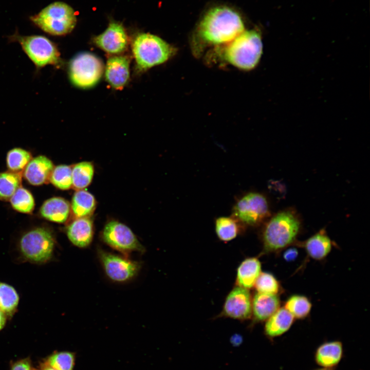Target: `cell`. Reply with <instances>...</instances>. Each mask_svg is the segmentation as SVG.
Masks as SVG:
<instances>
[{"label":"cell","mask_w":370,"mask_h":370,"mask_svg":"<svg viewBox=\"0 0 370 370\" xmlns=\"http://www.w3.org/2000/svg\"><path fill=\"white\" fill-rule=\"evenodd\" d=\"M245 30L239 14L226 7L211 9L202 18L194 34L193 51L199 54L209 46L227 44Z\"/></svg>","instance_id":"6da1fadb"},{"label":"cell","mask_w":370,"mask_h":370,"mask_svg":"<svg viewBox=\"0 0 370 370\" xmlns=\"http://www.w3.org/2000/svg\"><path fill=\"white\" fill-rule=\"evenodd\" d=\"M301 222L292 209L281 210L272 216L265 225L262 239L265 253L279 252L296 242Z\"/></svg>","instance_id":"7a4b0ae2"},{"label":"cell","mask_w":370,"mask_h":370,"mask_svg":"<svg viewBox=\"0 0 370 370\" xmlns=\"http://www.w3.org/2000/svg\"><path fill=\"white\" fill-rule=\"evenodd\" d=\"M263 51L260 33L244 30L220 50L224 60L243 70H250L258 64Z\"/></svg>","instance_id":"3957f363"},{"label":"cell","mask_w":370,"mask_h":370,"mask_svg":"<svg viewBox=\"0 0 370 370\" xmlns=\"http://www.w3.org/2000/svg\"><path fill=\"white\" fill-rule=\"evenodd\" d=\"M132 51L139 71L168 61L176 53V49L160 38L142 33L136 36L132 44Z\"/></svg>","instance_id":"277c9868"},{"label":"cell","mask_w":370,"mask_h":370,"mask_svg":"<svg viewBox=\"0 0 370 370\" xmlns=\"http://www.w3.org/2000/svg\"><path fill=\"white\" fill-rule=\"evenodd\" d=\"M30 19L43 31L53 35H63L70 33L77 23L73 9L62 2L48 5Z\"/></svg>","instance_id":"5b68a950"},{"label":"cell","mask_w":370,"mask_h":370,"mask_svg":"<svg viewBox=\"0 0 370 370\" xmlns=\"http://www.w3.org/2000/svg\"><path fill=\"white\" fill-rule=\"evenodd\" d=\"M17 42L24 52L40 70L47 65L59 67L62 63L56 45L49 39L41 35H22L15 33L10 37Z\"/></svg>","instance_id":"8992f818"},{"label":"cell","mask_w":370,"mask_h":370,"mask_svg":"<svg viewBox=\"0 0 370 370\" xmlns=\"http://www.w3.org/2000/svg\"><path fill=\"white\" fill-rule=\"evenodd\" d=\"M55 239L51 231L45 227H38L24 234L19 242L23 256L37 264L47 262L52 257Z\"/></svg>","instance_id":"52a82bcc"},{"label":"cell","mask_w":370,"mask_h":370,"mask_svg":"<svg viewBox=\"0 0 370 370\" xmlns=\"http://www.w3.org/2000/svg\"><path fill=\"white\" fill-rule=\"evenodd\" d=\"M103 70L102 61L89 52L78 54L70 60L68 65L71 82L82 88L95 86L101 78Z\"/></svg>","instance_id":"ba28073f"},{"label":"cell","mask_w":370,"mask_h":370,"mask_svg":"<svg viewBox=\"0 0 370 370\" xmlns=\"http://www.w3.org/2000/svg\"><path fill=\"white\" fill-rule=\"evenodd\" d=\"M270 215L266 197L259 193L250 192L235 204L232 216L243 226L255 227L261 224Z\"/></svg>","instance_id":"9c48e42d"},{"label":"cell","mask_w":370,"mask_h":370,"mask_svg":"<svg viewBox=\"0 0 370 370\" xmlns=\"http://www.w3.org/2000/svg\"><path fill=\"white\" fill-rule=\"evenodd\" d=\"M101 238L107 245L126 256L133 252L144 253L145 251L132 230L116 220H111L105 225Z\"/></svg>","instance_id":"30bf717a"},{"label":"cell","mask_w":370,"mask_h":370,"mask_svg":"<svg viewBox=\"0 0 370 370\" xmlns=\"http://www.w3.org/2000/svg\"><path fill=\"white\" fill-rule=\"evenodd\" d=\"M99 261L107 276L117 283H125L134 279L139 273L141 264L124 255L116 254L99 249Z\"/></svg>","instance_id":"8fae6325"},{"label":"cell","mask_w":370,"mask_h":370,"mask_svg":"<svg viewBox=\"0 0 370 370\" xmlns=\"http://www.w3.org/2000/svg\"><path fill=\"white\" fill-rule=\"evenodd\" d=\"M252 300L248 289L237 286L227 295L220 316L240 321L250 319Z\"/></svg>","instance_id":"7c38bea8"},{"label":"cell","mask_w":370,"mask_h":370,"mask_svg":"<svg viewBox=\"0 0 370 370\" xmlns=\"http://www.w3.org/2000/svg\"><path fill=\"white\" fill-rule=\"evenodd\" d=\"M95 44L108 53L119 54L128 46V40L123 26L118 23H110L106 29L94 39Z\"/></svg>","instance_id":"4fadbf2b"},{"label":"cell","mask_w":370,"mask_h":370,"mask_svg":"<svg viewBox=\"0 0 370 370\" xmlns=\"http://www.w3.org/2000/svg\"><path fill=\"white\" fill-rule=\"evenodd\" d=\"M130 63L128 57L115 55L108 58L105 75L107 82L116 89H121L130 78Z\"/></svg>","instance_id":"5bb4252c"},{"label":"cell","mask_w":370,"mask_h":370,"mask_svg":"<svg viewBox=\"0 0 370 370\" xmlns=\"http://www.w3.org/2000/svg\"><path fill=\"white\" fill-rule=\"evenodd\" d=\"M344 356L342 342L339 340L326 341L319 345L314 353L315 363L321 367L334 369Z\"/></svg>","instance_id":"9a60e30c"},{"label":"cell","mask_w":370,"mask_h":370,"mask_svg":"<svg viewBox=\"0 0 370 370\" xmlns=\"http://www.w3.org/2000/svg\"><path fill=\"white\" fill-rule=\"evenodd\" d=\"M54 168L51 160L44 155L31 159L25 168L24 176L33 186H40L49 180Z\"/></svg>","instance_id":"2e32d148"},{"label":"cell","mask_w":370,"mask_h":370,"mask_svg":"<svg viewBox=\"0 0 370 370\" xmlns=\"http://www.w3.org/2000/svg\"><path fill=\"white\" fill-rule=\"evenodd\" d=\"M66 234L73 245L79 248H86L93 238L92 221L88 217L76 218L67 226Z\"/></svg>","instance_id":"e0dca14e"},{"label":"cell","mask_w":370,"mask_h":370,"mask_svg":"<svg viewBox=\"0 0 370 370\" xmlns=\"http://www.w3.org/2000/svg\"><path fill=\"white\" fill-rule=\"evenodd\" d=\"M280 303L278 294L255 293L252 300L253 322L266 321L280 308Z\"/></svg>","instance_id":"ac0fdd59"},{"label":"cell","mask_w":370,"mask_h":370,"mask_svg":"<svg viewBox=\"0 0 370 370\" xmlns=\"http://www.w3.org/2000/svg\"><path fill=\"white\" fill-rule=\"evenodd\" d=\"M299 244L303 247L308 256L316 261L325 258L332 247V242L324 229Z\"/></svg>","instance_id":"d6986e66"},{"label":"cell","mask_w":370,"mask_h":370,"mask_svg":"<svg viewBox=\"0 0 370 370\" xmlns=\"http://www.w3.org/2000/svg\"><path fill=\"white\" fill-rule=\"evenodd\" d=\"M294 320V318L286 309L279 308L266 321L264 334L270 339L281 336L290 329Z\"/></svg>","instance_id":"ffe728a7"},{"label":"cell","mask_w":370,"mask_h":370,"mask_svg":"<svg viewBox=\"0 0 370 370\" xmlns=\"http://www.w3.org/2000/svg\"><path fill=\"white\" fill-rule=\"evenodd\" d=\"M71 210L69 202L63 198L54 197L46 200L42 205L40 214L45 219L57 223H64Z\"/></svg>","instance_id":"44dd1931"},{"label":"cell","mask_w":370,"mask_h":370,"mask_svg":"<svg viewBox=\"0 0 370 370\" xmlns=\"http://www.w3.org/2000/svg\"><path fill=\"white\" fill-rule=\"evenodd\" d=\"M261 272V263L257 258L245 259L237 269V285L247 289L252 288Z\"/></svg>","instance_id":"7402d4cb"},{"label":"cell","mask_w":370,"mask_h":370,"mask_svg":"<svg viewBox=\"0 0 370 370\" xmlns=\"http://www.w3.org/2000/svg\"><path fill=\"white\" fill-rule=\"evenodd\" d=\"M96 201L95 197L88 191L78 190L73 194L71 210L76 218L89 216L95 211Z\"/></svg>","instance_id":"603a6c76"},{"label":"cell","mask_w":370,"mask_h":370,"mask_svg":"<svg viewBox=\"0 0 370 370\" xmlns=\"http://www.w3.org/2000/svg\"><path fill=\"white\" fill-rule=\"evenodd\" d=\"M242 225L232 217L221 216L215 220V231L221 241H230L239 234Z\"/></svg>","instance_id":"cb8c5ba5"},{"label":"cell","mask_w":370,"mask_h":370,"mask_svg":"<svg viewBox=\"0 0 370 370\" xmlns=\"http://www.w3.org/2000/svg\"><path fill=\"white\" fill-rule=\"evenodd\" d=\"M94 174L93 164L87 161L76 164L72 168V188L81 190L91 182Z\"/></svg>","instance_id":"d4e9b609"},{"label":"cell","mask_w":370,"mask_h":370,"mask_svg":"<svg viewBox=\"0 0 370 370\" xmlns=\"http://www.w3.org/2000/svg\"><path fill=\"white\" fill-rule=\"evenodd\" d=\"M311 307L312 304L307 297L300 294H294L288 298L284 308L294 319H304L310 313Z\"/></svg>","instance_id":"484cf974"},{"label":"cell","mask_w":370,"mask_h":370,"mask_svg":"<svg viewBox=\"0 0 370 370\" xmlns=\"http://www.w3.org/2000/svg\"><path fill=\"white\" fill-rule=\"evenodd\" d=\"M76 360L75 353L63 350L53 352L43 361L56 370H73Z\"/></svg>","instance_id":"4316f807"},{"label":"cell","mask_w":370,"mask_h":370,"mask_svg":"<svg viewBox=\"0 0 370 370\" xmlns=\"http://www.w3.org/2000/svg\"><path fill=\"white\" fill-rule=\"evenodd\" d=\"M22 176L20 173L7 171L0 173V199H9L20 187Z\"/></svg>","instance_id":"83f0119b"},{"label":"cell","mask_w":370,"mask_h":370,"mask_svg":"<svg viewBox=\"0 0 370 370\" xmlns=\"http://www.w3.org/2000/svg\"><path fill=\"white\" fill-rule=\"evenodd\" d=\"M19 302V297L11 286L0 283V310L6 315H12Z\"/></svg>","instance_id":"f1b7e54d"},{"label":"cell","mask_w":370,"mask_h":370,"mask_svg":"<svg viewBox=\"0 0 370 370\" xmlns=\"http://www.w3.org/2000/svg\"><path fill=\"white\" fill-rule=\"evenodd\" d=\"M12 208L23 213H30L34 209V198L30 191L22 187H19L10 197Z\"/></svg>","instance_id":"f546056e"},{"label":"cell","mask_w":370,"mask_h":370,"mask_svg":"<svg viewBox=\"0 0 370 370\" xmlns=\"http://www.w3.org/2000/svg\"><path fill=\"white\" fill-rule=\"evenodd\" d=\"M32 159L31 153L21 148H14L7 155L6 163L10 171L20 173Z\"/></svg>","instance_id":"4dcf8cb0"},{"label":"cell","mask_w":370,"mask_h":370,"mask_svg":"<svg viewBox=\"0 0 370 370\" xmlns=\"http://www.w3.org/2000/svg\"><path fill=\"white\" fill-rule=\"evenodd\" d=\"M49 181L61 190H66L72 188V167L64 164L54 167Z\"/></svg>","instance_id":"1f68e13d"},{"label":"cell","mask_w":370,"mask_h":370,"mask_svg":"<svg viewBox=\"0 0 370 370\" xmlns=\"http://www.w3.org/2000/svg\"><path fill=\"white\" fill-rule=\"evenodd\" d=\"M257 292L278 294L281 291V285L278 279L271 273L261 272L254 286Z\"/></svg>","instance_id":"d6a6232c"},{"label":"cell","mask_w":370,"mask_h":370,"mask_svg":"<svg viewBox=\"0 0 370 370\" xmlns=\"http://www.w3.org/2000/svg\"><path fill=\"white\" fill-rule=\"evenodd\" d=\"M9 370H35L32 365L29 357L25 358L12 362Z\"/></svg>","instance_id":"836d02e7"},{"label":"cell","mask_w":370,"mask_h":370,"mask_svg":"<svg viewBox=\"0 0 370 370\" xmlns=\"http://www.w3.org/2000/svg\"><path fill=\"white\" fill-rule=\"evenodd\" d=\"M298 254V251L295 248H289L284 252L283 257L287 262H292L297 258Z\"/></svg>","instance_id":"e575fe53"},{"label":"cell","mask_w":370,"mask_h":370,"mask_svg":"<svg viewBox=\"0 0 370 370\" xmlns=\"http://www.w3.org/2000/svg\"><path fill=\"white\" fill-rule=\"evenodd\" d=\"M6 323V317L3 311L0 310V330L5 326Z\"/></svg>","instance_id":"d590c367"},{"label":"cell","mask_w":370,"mask_h":370,"mask_svg":"<svg viewBox=\"0 0 370 370\" xmlns=\"http://www.w3.org/2000/svg\"><path fill=\"white\" fill-rule=\"evenodd\" d=\"M39 370H56L45 363L44 361L40 362Z\"/></svg>","instance_id":"8d00e7d4"},{"label":"cell","mask_w":370,"mask_h":370,"mask_svg":"<svg viewBox=\"0 0 370 370\" xmlns=\"http://www.w3.org/2000/svg\"><path fill=\"white\" fill-rule=\"evenodd\" d=\"M313 370H334V369L324 368V367H320V368H316V369H313Z\"/></svg>","instance_id":"74e56055"},{"label":"cell","mask_w":370,"mask_h":370,"mask_svg":"<svg viewBox=\"0 0 370 370\" xmlns=\"http://www.w3.org/2000/svg\"><path fill=\"white\" fill-rule=\"evenodd\" d=\"M35 370H39V369H35Z\"/></svg>","instance_id":"f35d334b"}]
</instances>
